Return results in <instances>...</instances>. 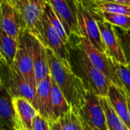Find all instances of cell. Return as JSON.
I'll return each mask as SVG.
<instances>
[{"label":"cell","mask_w":130,"mask_h":130,"mask_svg":"<svg viewBox=\"0 0 130 130\" xmlns=\"http://www.w3.org/2000/svg\"><path fill=\"white\" fill-rule=\"evenodd\" d=\"M58 121L62 130H85L78 114L71 108Z\"/></svg>","instance_id":"cb8c5ba5"},{"label":"cell","mask_w":130,"mask_h":130,"mask_svg":"<svg viewBox=\"0 0 130 130\" xmlns=\"http://www.w3.org/2000/svg\"><path fill=\"white\" fill-rule=\"evenodd\" d=\"M115 66L123 89L130 98V66L129 65H123L117 62H115Z\"/></svg>","instance_id":"484cf974"},{"label":"cell","mask_w":130,"mask_h":130,"mask_svg":"<svg viewBox=\"0 0 130 130\" xmlns=\"http://www.w3.org/2000/svg\"><path fill=\"white\" fill-rule=\"evenodd\" d=\"M93 13V12H92ZM94 14V13H93ZM101 34L102 37L103 42L106 46V54L110 57L113 61L123 64V65H128L126 62V60L125 59V56L123 55V53L122 51V49L120 47L116 31H115V27L111 25L110 24L104 21L97 15L94 14Z\"/></svg>","instance_id":"8fae6325"},{"label":"cell","mask_w":130,"mask_h":130,"mask_svg":"<svg viewBox=\"0 0 130 130\" xmlns=\"http://www.w3.org/2000/svg\"><path fill=\"white\" fill-rule=\"evenodd\" d=\"M0 38V61L8 65H12L14 62L19 43L2 30H1Z\"/></svg>","instance_id":"ac0fdd59"},{"label":"cell","mask_w":130,"mask_h":130,"mask_svg":"<svg viewBox=\"0 0 130 130\" xmlns=\"http://www.w3.org/2000/svg\"><path fill=\"white\" fill-rule=\"evenodd\" d=\"M78 9V17L82 34L92 46L102 53H106V46L103 42L101 34L97 20L88 5L86 1L75 0Z\"/></svg>","instance_id":"8992f818"},{"label":"cell","mask_w":130,"mask_h":130,"mask_svg":"<svg viewBox=\"0 0 130 130\" xmlns=\"http://www.w3.org/2000/svg\"><path fill=\"white\" fill-rule=\"evenodd\" d=\"M127 101H128V107H129V120H130V98L127 96Z\"/></svg>","instance_id":"f1b7e54d"},{"label":"cell","mask_w":130,"mask_h":130,"mask_svg":"<svg viewBox=\"0 0 130 130\" xmlns=\"http://www.w3.org/2000/svg\"><path fill=\"white\" fill-rule=\"evenodd\" d=\"M57 17L62 24L69 38L83 37L78 17V9L75 0H50Z\"/></svg>","instance_id":"ba28073f"},{"label":"cell","mask_w":130,"mask_h":130,"mask_svg":"<svg viewBox=\"0 0 130 130\" xmlns=\"http://www.w3.org/2000/svg\"><path fill=\"white\" fill-rule=\"evenodd\" d=\"M0 21L1 30L20 43L24 30L20 17L11 0L0 2Z\"/></svg>","instance_id":"30bf717a"},{"label":"cell","mask_w":130,"mask_h":130,"mask_svg":"<svg viewBox=\"0 0 130 130\" xmlns=\"http://www.w3.org/2000/svg\"><path fill=\"white\" fill-rule=\"evenodd\" d=\"M100 100L105 112L108 130H129L126 123L117 114L108 99L100 97Z\"/></svg>","instance_id":"44dd1931"},{"label":"cell","mask_w":130,"mask_h":130,"mask_svg":"<svg viewBox=\"0 0 130 130\" xmlns=\"http://www.w3.org/2000/svg\"><path fill=\"white\" fill-rule=\"evenodd\" d=\"M50 126L51 130H62L61 125L58 120L53 121V122H50Z\"/></svg>","instance_id":"83f0119b"},{"label":"cell","mask_w":130,"mask_h":130,"mask_svg":"<svg viewBox=\"0 0 130 130\" xmlns=\"http://www.w3.org/2000/svg\"><path fill=\"white\" fill-rule=\"evenodd\" d=\"M52 77V76H51ZM51 98L54 121L58 120L62 115L67 113L71 107L67 102L63 93L52 78V90H51Z\"/></svg>","instance_id":"d6986e66"},{"label":"cell","mask_w":130,"mask_h":130,"mask_svg":"<svg viewBox=\"0 0 130 130\" xmlns=\"http://www.w3.org/2000/svg\"><path fill=\"white\" fill-rule=\"evenodd\" d=\"M89 8L95 11H105L130 16V8L120 4L116 0H92L86 1Z\"/></svg>","instance_id":"ffe728a7"},{"label":"cell","mask_w":130,"mask_h":130,"mask_svg":"<svg viewBox=\"0 0 130 130\" xmlns=\"http://www.w3.org/2000/svg\"><path fill=\"white\" fill-rule=\"evenodd\" d=\"M0 130H6L5 128H3V127H1V129H0Z\"/></svg>","instance_id":"f546056e"},{"label":"cell","mask_w":130,"mask_h":130,"mask_svg":"<svg viewBox=\"0 0 130 130\" xmlns=\"http://www.w3.org/2000/svg\"><path fill=\"white\" fill-rule=\"evenodd\" d=\"M31 51L37 85L50 75L46 47L35 37L30 34Z\"/></svg>","instance_id":"5bb4252c"},{"label":"cell","mask_w":130,"mask_h":130,"mask_svg":"<svg viewBox=\"0 0 130 130\" xmlns=\"http://www.w3.org/2000/svg\"><path fill=\"white\" fill-rule=\"evenodd\" d=\"M32 130H51L50 122L38 114L33 120Z\"/></svg>","instance_id":"4316f807"},{"label":"cell","mask_w":130,"mask_h":130,"mask_svg":"<svg viewBox=\"0 0 130 130\" xmlns=\"http://www.w3.org/2000/svg\"><path fill=\"white\" fill-rule=\"evenodd\" d=\"M43 44L50 49L59 59L69 61V53L67 49V46L64 43L58 33L55 30L52 24H50L46 14L44 11L43 20Z\"/></svg>","instance_id":"9a60e30c"},{"label":"cell","mask_w":130,"mask_h":130,"mask_svg":"<svg viewBox=\"0 0 130 130\" xmlns=\"http://www.w3.org/2000/svg\"><path fill=\"white\" fill-rule=\"evenodd\" d=\"M21 21L24 32L43 43V20L46 0H11Z\"/></svg>","instance_id":"3957f363"},{"label":"cell","mask_w":130,"mask_h":130,"mask_svg":"<svg viewBox=\"0 0 130 130\" xmlns=\"http://www.w3.org/2000/svg\"><path fill=\"white\" fill-rule=\"evenodd\" d=\"M66 46L69 53V62L73 72L83 81L88 90L99 97L107 98L110 83L94 66L85 51L78 44V38H70Z\"/></svg>","instance_id":"7a4b0ae2"},{"label":"cell","mask_w":130,"mask_h":130,"mask_svg":"<svg viewBox=\"0 0 130 130\" xmlns=\"http://www.w3.org/2000/svg\"><path fill=\"white\" fill-rule=\"evenodd\" d=\"M14 65L23 75L27 82L36 91L37 80L32 57L30 34L27 32H23L21 34Z\"/></svg>","instance_id":"9c48e42d"},{"label":"cell","mask_w":130,"mask_h":130,"mask_svg":"<svg viewBox=\"0 0 130 130\" xmlns=\"http://www.w3.org/2000/svg\"><path fill=\"white\" fill-rule=\"evenodd\" d=\"M85 130H108L100 97L88 90L85 104L76 112Z\"/></svg>","instance_id":"5b68a950"},{"label":"cell","mask_w":130,"mask_h":130,"mask_svg":"<svg viewBox=\"0 0 130 130\" xmlns=\"http://www.w3.org/2000/svg\"><path fill=\"white\" fill-rule=\"evenodd\" d=\"M107 98L108 99L112 107L119 116V117L126 123L130 130V120L128 107L127 95L123 89L110 84L109 86L108 94Z\"/></svg>","instance_id":"2e32d148"},{"label":"cell","mask_w":130,"mask_h":130,"mask_svg":"<svg viewBox=\"0 0 130 130\" xmlns=\"http://www.w3.org/2000/svg\"><path fill=\"white\" fill-rule=\"evenodd\" d=\"M44 11H45V14H46L50 24L55 29V30L58 33V34L59 35V37H61V39L62 40L64 43L66 45H67L69 43V38L64 29L62 24L61 23L60 20L57 17L56 14L55 13L53 8H52L51 5L48 2V1H46Z\"/></svg>","instance_id":"603a6c76"},{"label":"cell","mask_w":130,"mask_h":130,"mask_svg":"<svg viewBox=\"0 0 130 130\" xmlns=\"http://www.w3.org/2000/svg\"><path fill=\"white\" fill-rule=\"evenodd\" d=\"M46 50L50 75L76 113L86 102L88 89L83 81L73 72L69 61L59 59L49 48Z\"/></svg>","instance_id":"6da1fadb"},{"label":"cell","mask_w":130,"mask_h":130,"mask_svg":"<svg viewBox=\"0 0 130 130\" xmlns=\"http://www.w3.org/2000/svg\"><path fill=\"white\" fill-rule=\"evenodd\" d=\"M0 85L3 86L13 98H24L33 104L35 89L27 82L16 66L0 61Z\"/></svg>","instance_id":"277c9868"},{"label":"cell","mask_w":130,"mask_h":130,"mask_svg":"<svg viewBox=\"0 0 130 130\" xmlns=\"http://www.w3.org/2000/svg\"><path fill=\"white\" fill-rule=\"evenodd\" d=\"M92 12L98 17L104 20V21L113 25V27H119L123 30L130 29V16L120 14L105 12V11H92Z\"/></svg>","instance_id":"7402d4cb"},{"label":"cell","mask_w":130,"mask_h":130,"mask_svg":"<svg viewBox=\"0 0 130 130\" xmlns=\"http://www.w3.org/2000/svg\"><path fill=\"white\" fill-rule=\"evenodd\" d=\"M51 90L52 77L49 75L37 85L35 97L33 103V106L37 110L38 113L49 122L54 121Z\"/></svg>","instance_id":"7c38bea8"},{"label":"cell","mask_w":130,"mask_h":130,"mask_svg":"<svg viewBox=\"0 0 130 130\" xmlns=\"http://www.w3.org/2000/svg\"><path fill=\"white\" fill-rule=\"evenodd\" d=\"M0 91L1 127L6 130H24L16 113L13 97L2 85H0Z\"/></svg>","instance_id":"4fadbf2b"},{"label":"cell","mask_w":130,"mask_h":130,"mask_svg":"<svg viewBox=\"0 0 130 130\" xmlns=\"http://www.w3.org/2000/svg\"><path fill=\"white\" fill-rule=\"evenodd\" d=\"M78 43L85 51L94 66L107 78L110 83L123 89L117 74L115 62L106 53H102L96 50L85 37L78 38Z\"/></svg>","instance_id":"52a82bcc"},{"label":"cell","mask_w":130,"mask_h":130,"mask_svg":"<svg viewBox=\"0 0 130 130\" xmlns=\"http://www.w3.org/2000/svg\"><path fill=\"white\" fill-rule=\"evenodd\" d=\"M115 31L126 62L129 65L130 64V29L123 30L115 27Z\"/></svg>","instance_id":"d4e9b609"},{"label":"cell","mask_w":130,"mask_h":130,"mask_svg":"<svg viewBox=\"0 0 130 130\" xmlns=\"http://www.w3.org/2000/svg\"><path fill=\"white\" fill-rule=\"evenodd\" d=\"M13 104L24 130H32L33 120L39 113L33 104L24 98H13Z\"/></svg>","instance_id":"e0dca14e"},{"label":"cell","mask_w":130,"mask_h":130,"mask_svg":"<svg viewBox=\"0 0 130 130\" xmlns=\"http://www.w3.org/2000/svg\"><path fill=\"white\" fill-rule=\"evenodd\" d=\"M129 66H130V64H129Z\"/></svg>","instance_id":"4dcf8cb0"}]
</instances>
